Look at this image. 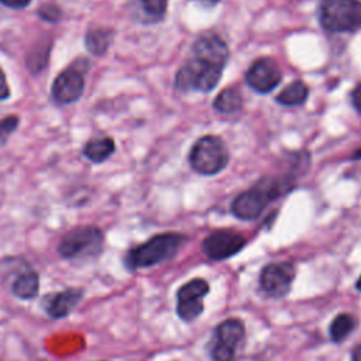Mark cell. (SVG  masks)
I'll return each instance as SVG.
<instances>
[{
    "label": "cell",
    "instance_id": "4",
    "mask_svg": "<svg viewBox=\"0 0 361 361\" xmlns=\"http://www.w3.org/2000/svg\"><path fill=\"white\" fill-rule=\"evenodd\" d=\"M319 23L330 32H354L361 28V0H322Z\"/></svg>",
    "mask_w": 361,
    "mask_h": 361
},
{
    "label": "cell",
    "instance_id": "25",
    "mask_svg": "<svg viewBox=\"0 0 361 361\" xmlns=\"http://www.w3.org/2000/svg\"><path fill=\"white\" fill-rule=\"evenodd\" d=\"M10 97V87L6 79V75L3 72V69L0 68V100H6Z\"/></svg>",
    "mask_w": 361,
    "mask_h": 361
},
{
    "label": "cell",
    "instance_id": "27",
    "mask_svg": "<svg viewBox=\"0 0 361 361\" xmlns=\"http://www.w3.org/2000/svg\"><path fill=\"white\" fill-rule=\"evenodd\" d=\"M351 361H361V344H358L351 354Z\"/></svg>",
    "mask_w": 361,
    "mask_h": 361
},
{
    "label": "cell",
    "instance_id": "18",
    "mask_svg": "<svg viewBox=\"0 0 361 361\" xmlns=\"http://www.w3.org/2000/svg\"><path fill=\"white\" fill-rule=\"evenodd\" d=\"M307 94H309V89L306 83L302 80H295L289 86H286L282 92H279L275 100L276 103L288 107L300 106L306 102Z\"/></svg>",
    "mask_w": 361,
    "mask_h": 361
},
{
    "label": "cell",
    "instance_id": "3",
    "mask_svg": "<svg viewBox=\"0 0 361 361\" xmlns=\"http://www.w3.org/2000/svg\"><path fill=\"white\" fill-rule=\"evenodd\" d=\"M224 66L209 59L190 55V58L179 68L175 78V87L179 92H202L207 93L219 83Z\"/></svg>",
    "mask_w": 361,
    "mask_h": 361
},
{
    "label": "cell",
    "instance_id": "9",
    "mask_svg": "<svg viewBox=\"0 0 361 361\" xmlns=\"http://www.w3.org/2000/svg\"><path fill=\"white\" fill-rule=\"evenodd\" d=\"M83 75V71L76 63H72L69 68L63 69L52 82L51 93L54 100L61 106L79 100L85 89Z\"/></svg>",
    "mask_w": 361,
    "mask_h": 361
},
{
    "label": "cell",
    "instance_id": "28",
    "mask_svg": "<svg viewBox=\"0 0 361 361\" xmlns=\"http://www.w3.org/2000/svg\"><path fill=\"white\" fill-rule=\"evenodd\" d=\"M353 159H361V148H358V149H355L354 151V154H353V157H351Z\"/></svg>",
    "mask_w": 361,
    "mask_h": 361
},
{
    "label": "cell",
    "instance_id": "10",
    "mask_svg": "<svg viewBox=\"0 0 361 361\" xmlns=\"http://www.w3.org/2000/svg\"><path fill=\"white\" fill-rule=\"evenodd\" d=\"M245 244L244 235L233 230H216L203 240L202 250L210 259L221 261L240 252Z\"/></svg>",
    "mask_w": 361,
    "mask_h": 361
},
{
    "label": "cell",
    "instance_id": "1",
    "mask_svg": "<svg viewBox=\"0 0 361 361\" xmlns=\"http://www.w3.org/2000/svg\"><path fill=\"white\" fill-rule=\"evenodd\" d=\"M293 185L295 180L290 176L262 178L233 200L231 212L241 220H254L271 202L286 195Z\"/></svg>",
    "mask_w": 361,
    "mask_h": 361
},
{
    "label": "cell",
    "instance_id": "14",
    "mask_svg": "<svg viewBox=\"0 0 361 361\" xmlns=\"http://www.w3.org/2000/svg\"><path fill=\"white\" fill-rule=\"evenodd\" d=\"M80 298H82L80 289H66L48 296L44 300V309L51 317L61 319V317H65L76 306Z\"/></svg>",
    "mask_w": 361,
    "mask_h": 361
},
{
    "label": "cell",
    "instance_id": "26",
    "mask_svg": "<svg viewBox=\"0 0 361 361\" xmlns=\"http://www.w3.org/2000/svg\"><path fill=\"white\" fill-rule=\"evenodd\" d=\"M0 3L8 8L18 10V8H25L31 3V0H0Z\"/></svg>",
    "mask_w": 361,
    "mask_h": 361
},
{
    "label": "cell",
    "instance_id": "23",
    "mask_svg": "<svg viewBox=\"0 0 361 361\" xmlns=\"http://www.w3.org/2000/svg\"><path fill=\"white\" fill-rule=\"evenodd\" d=\"M38 16L44 21L56 23L61 18V10L58 6H54V4H42L38 8Z\"/></svg>",
    "mask_w": 361,
    "mask_h": 361
},
{
    "label": "cell",
    "instance_id": "8",
    "mask_svg": "<svg viewBox=\"0 0 361 361\" xmlns=\"http://www.w3.org/2000/svg\"><path fill=\"white\" fill-rule=\"evenodd\" d=\"M209 283L195 278L183 283L176 292V313L183 322H193L203 312V298L209 293Z\"/></svg>",
    "mask_w": 361,
    "mask_h": 361
},
{
    "label": "cell",
    "instance_id": "29",
    "mask_svg": "<svg viewBox=\"0 0 361 361\" xmlns=\"http://www.w3.org/2000/svg\"><path fill=\"white\" fill-rule=\"evenodd\" d=\"M200 1H203V3H206V4H209V6H214V4H217L220 0H200Z\"/></svg>",
    "mask_w": 361,
    "mask_h": 361
},
{
    "label": "cell",
    "instance_id": "6",
    "mask_svg": "<svg viewBox=\"0 0 361 361\" xmlns=\"http://www.w3.org/2000/svg\"><path fill=\"white\" fill-rule=\"evenodd\" d=\"M103 233L94 226H83L71 230L63 235L58 251L65 258L97 255L102 251Z\"/></svg>",
    "mask_w": 361,
    "mask_h": 361
},
{
    "label": "cell",
    "instance_id": "24",
    "mask_svg": "<svg viewBox=\"0 0 361 361\" xmlns=\"http://www.w3.org/2000/svg\"><path fill=\"white\" fill-rule=\"evenodd\" d=\"M350 100L353 107L361 114V85H357L351 93H350Z\"/></svg>",
    "mask_w": 361,
    "mask_h": 361
},
{
    "label": "cell",
    "instance_id": "11",
    "mask_svg": "<svg viewBox=\"0 0 361 361\" xmlns=\"http://www.w3.org/2000/svg\"><path fill=\"white\" fill-rule=\"evenodd\" d=\"M296 271L290 262H271L265 265L259 275V283L265 293L272 298L285 296L295 279Z\"/></svg>",
    "mask_w": 361,
    "mask_h": 361
},
{
    "label": "cell",
    "instance_id": "2",
    "mask_svg": "<svg viewBox=\"0 0 361 361\" xmlns=\"http://www.w3.org/2000/svg\"><path fill=\"white\" fill-rule=\"evenodd\" d=\"M183 243L185 237L178 233L157 234L130 250L126 255V265L128 269H138L168 261L176 255Z\"/></svg>",
    "mask_w": 361,
    "mask_h": 361
},
{
    "label": "cell",
    "instance_id": "19",
    "mask_svg": "<svg viewBox=\"0 0 361 361\" xmlns=\"http://www.w3.org/2000/svg\"><path fill=\"white\" fill-rule=\"evenodd\" d=\"M39 288V279L37 272L34 271H25L20 274L13 283V292L16 296L21 299H31L38 293Z\"/></svg>",
    "mask_w": 361,
    "mask_h": 361
},
{
    "label": "cell",
    "instance_id": "7",
    "mask_svg": "<svg viewBox=\"0 0 361 361\" xmlns=\"http://www.w3.org/2000/svg\"><path fill=\"white\" fill-rule=\"evenodd\" d=\"M244 324L238 319H226L214 330L210 355L214 361H233L244 338Z\"/></svg>",
    "mask_w": 361,
    "mask_h": 361
},
{
    "label": "cell",
    "instance_id": "13",
    "mask_svg": "<svg viewBox=\"0 0 361 361\" xmlns=\"http://www.w3.org/2000/svg\"><path fill=\"white\" fill-rule=\"evenodd\" d=\"M192 55L209 59L219 65L226 66L230 52L227 44L216 34L207 32L200 35L192 45Z\"/></svg>",
    "mask_w": 361,
    "mask_h": 361
},
{
    "label": "cell",
    "instance_id": "21",
    "mask_svg": "<svg viewBox=\"0 0 361 361\" xmlns=\"http://www.w3.org/2000/svg\"><path fill=\"white\" fill-rule=\"evenodd\" d=\"M137 3L147 23L161 21L168 7V0H137Z\"/></svg>",
    "mask_w": 361,
    "mask_h": 361
},
{
    "label": "cell",
    "instance_id": "17",
    "mask_svg": "<svg viewBox=\"0 0 361 361\" xmlns=\"http://www.w3.org/2000/svg\"><path fill=\"white\" fill-rule=\"evenodd\" d=\"M241 104H243V96L240 93V89L235 86L224 87L213 100L214 110L223 114H231L240 110Z\"/></svg>",
    "mask_w": 361,
    "mask_h": 361
},
{
    "label": "cell",
    "instance_id": "20",
    "mask_svg": "<svg viewBox=\"0 0 361 361\" xmlns=\"http://www.w3.org/2000/svg\"><path fill=\"white\" fill-rule=\"evenodd\" d=\"M357 320L350 313H340L334 317L330 324V338L334 343H341L345 340L355 329Z\"/></svg>",
    "mask_w": 361,
    "mask_h": 361
},
{
    "label": "cell",
    "instance_id": "15",
    "mask_svg": "<svg viewBox=\"0 0 361 361\" xmlns=\"http://www.w3.org/2000/svg\"><path fill=\"white\" fill-rule=\"evenodd\" d=\"M114 38V31L106 27H94L89 28L85 35V45L86 49L92 55H103L110 48Z\"/></svg>",
    "mask_w": 361,
    "mask_h": 361
},
{
    "label": "cell",
    "instance_id": "12",
    "mask_svg": "<svg viewBox=\"0 0 361 361\" xmlns=\"http://www.w3.org/2000/svg\"><path fill=\"white\" fill-rule=\"evenodd\" d=\"M282 80V72L272 58L257 59L245 73L247 85L257 93H269Z\"/></svg>",
    "mask_w": 361,
    "mask_h": 361
},
{
    "label": "cell",
    "instance_id": "30",
    "mask_svg": "<svg viewBox=\"0 0 361 361\" xmlns=\"http://www.w3.org/2000/svg\"><path fill=\"white\" fill-rule=\"evenodd\" d=\"M355 288H357V290L361 292V275H360V278H358L357 282H355Z\"/></svg>",
    "mask_w": 361,
    "mask_h": 361
},
{
    "label": "cell",
    "instance_id": "22",
    "mask_svg": "<svg viewBox=\"0 0 361 361\" xmlns=\"http://www.w3.org/2000/svg\"><path fill=\"white\" fill-rule=\"evenodd\" d=\"M20 124V118L16 114L6 116L0 120V144H6L8 137L16 131Z\"/></svg>",
    "mask_w": 361,
    "mask_h": 361
},
{
    "label": "cell",
    "instance_id": "16",
    "mask_svg": "<svg viewBox=\"0 0 361 361\" xmlns=\"http://www.w3.org/2000/svg\"><path fill=\"white\" fill-rule=\"evenodd\" d=\"M116 149L114 140L110 137H100L89 140L83 147V155L93 164H102L109 159Z\"/></svg>",
    "mask_w": 361,
    "mask_h": 361
},
{
    "label": "cell",
    "instance_id": "5",
    "mask_svg": "<svg viewBox=\"0 0 361 361\" xmlns=\"http://www.w3.org/2000/svg\"><path fill=\"white\" fill-rule=\"evenodd\" d=\"M230 155L224 141L217 135L199 138L189 154L190 166L200 175H216L228 164Z\"/></svg>",
    "mask_w": 361,
    "mask_h": 361
}]
</instances>
